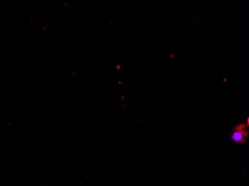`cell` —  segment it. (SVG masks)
<instances>
[{"label":"cell","mask_w":249,"mask_h":186,"mask_svg":"<svg viewBox=\"0 0 249 186\" xmlns=\"http://www.w3.org/2000/svg\"><path fill=\"white\" fill-rule=\"evenodd\" d=\"M245 135L244 132L241 131H236L235 132H233V134H232V139L233 141H234L235 142H242L243 140H244Z\"/></svg>","instance_id":"6da1fadb"}]
</instances>
